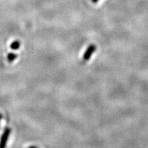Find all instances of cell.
I'll return each instance as SVG.
<instances>
[{
	"label": "cell",
	"mask_w": 148,
	"mask_h": 148,
	"mask_svg": "<svg viewBox=\"0 0 148 148\" xmlns=\"http://www.w3.org/2000/svg\"><path fill=\"white\" fill-rule=\"evenodd\" d=\"M96 49H97V47H96V45H94V44H91V45L88 46L87 49H86V50L85 51L84 56H83V59H84V60L87 61L89 60L92 53L96 51Z\"/></svg>",
	"instance_id": "cell-2"
},
{
	"label": "cell",
	"mask_w": 148,
	"mask_h": 148,
	"mask_svg": "<svg viewBox=\"0 0 148 148\" xmlns=\"http://www.w3.org/2000/svg\"><path fill=\"white\" fill-rule=\"evenodd\" d=\"M2 118H3V116H2V114H0V121H1V119H2Z\"/></svg>",
	"instance_id": "cell-7"
},
{
	"label": "cell",
	"mask_w": 148,
	"mask_h": 148,
	"mask_svg": "<svg viewBox=\"0 0 148 148\" xmlns=\"http://www.w3.org/2000/svg\"><path fill=\"white\" fill-rule=\"evenodd\" d=\"M29 148H38V147H36V146H30V147H29Z\"/></svg>",
	"instance_id": "cell-6"
},
{
	"label": "cell",
	"mask_w": 148,
	"mask_h": 148,
	"mask_svg": "<svg viewBox=\"0 0 148 148\" xmlns=\"http://www.w3.org/2000/svg\"><path fill=\"white\" fill-rule=\"evenodd\" d=\"M11 132L10 129L9 127H5L3 130V132L0 138V148H5L8 142L9 136Z\"/></svg>",
	"instance_id": "cell-1"
},
{
	"label": "cell",
	"mask_w": 148,
	"mask_h": 148,
	"mask_svg": "<svg viewBox=\"0 0 148 148\" xmlns=\"http://www.w3.org/2000/svg\"><path fill=\"white\" fill-rule=\"evenodd\" d=\"M20 45H21V43H20V42L18 40H15V41L12 42L11 43L10 47L11 49H14V50H16V49H18L20 47Z\"/></svg>",
	"instance_id": "cell-3"
},
{
	"label": "cell",
	"mask_w": 148,
	"mask_h": 148,
	"mask_svg": "<svg viewBox=\"0 0 148 148\" xmlns=\"http://www.w3.org/2000/svg\"><path fill=\"white\" fill-rule=\"evenodd\" d=\"M16 58H17V54H16L14 53H9L8 54V56H7V58H8V60L10 62H12Z\"/></svg>",
	"instance_id": "cell-4"
},
{
	"label": "cell",
	"mask_w": 148,
	"mask_h": 148,
	"mask_svg": "<svg viewBox=\"0 0 148 148\" xmlns=\"http://www.w3.org/2000/svg\"><path fill=\"white\" fill-rule=\"evenodd\" d=\"M92 1V2L93 3H97L98 1H99V0H91Z\"/></svg>",
	"instance_id": "cell-5"
}]
</instances>
